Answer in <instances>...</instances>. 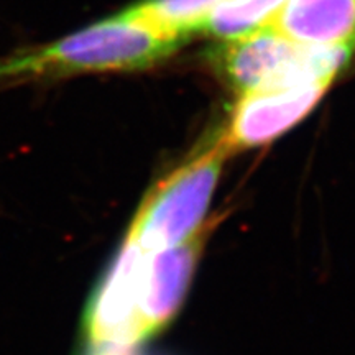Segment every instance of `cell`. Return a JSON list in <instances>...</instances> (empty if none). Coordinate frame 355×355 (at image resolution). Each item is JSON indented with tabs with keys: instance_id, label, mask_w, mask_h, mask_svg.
Segmentation results:
<instances>
[{
	"instance_id": "4",
	"label": "cell",
	"mask_w": 355,
	"mask_h": 355,
	"mask_svg": "<svg viewBox=\"0 0 355 355\" xmlns=\"http://www.w3.org/2000/svg\"><path fill=\"white\" fill-rule=\"evenodd\" d=\"M140 247L123 241L121 250L96 285L83 318L86 345L135 349L148 340L140 316Z\"/></svg>"
},
{
	"instance_id": "3",
	"label": "cell",
	"mask_w": 355,
	"mask_h": 355,
	"mask_svg": "<svg viewBox=\"0 0 355 355\" xmlns=\"http://www.w3.org/2000/svg\"><path fill=\"white\" fill-rule=\"evenodd\" d=\"M352 50L293 42L272 24L225 40L214 51L220 78L239 94L260 89L332 83L347 66Z\"/></svg>"
},
{
	"instance_id": "9",
	"label": "cell",
	"mask_w": 355,
	"mask_h": 355,
	"mask_svg": "<svg viewBox=\"0 0 355 355\" xmlns=\"http://www.w3.org/2000/svg\"><path fill=\"white\" fill-rule=\"evenodd\" d=\"M286 0H219L201 32L217 40H232L260 28L273 19Z\"/></svg>"
},
{
	"instance_id": "6",
	"label": "cell",
	"mask_w": 355,
	"mask_h": 355,
	"mask_svg": "<svg viewBox=\"0 0 355 355\" xmlns=\"http://www.w3.org/2000/svg\"><path fill=\"white\" fill-rule=\"evenodd\" d=\"M204 227L183 245L159 252L141 250L139 265L140 316L146 339L168 327L188 295L207 237Z\"/></svg>"
},
{
	"instance_id": "5",
	"label": "cell",
	"mask_w": 355,
	"mask_h": 355,
	"mask_svg": "<svg viewBox=\"0 0 355 355\" xmlns=\"http://www.w3.org/2000/svg\"><path fill=\"white\" fill-rule=\"evenodd\" d=\"M331 83L260 89L241 94L217 139L229 153L272 144L319 104Z\"/></svg>"
},
{
	"instance_id": "7",
	"label": "cell",
	"mask_w": 355,
	"mask_h": 355,
	"mask_svg": "<svg viewBox=\"0 0 355 355\" xmlns=\"http://www.w3.org/2000/svg\"><path fill=\"white\" fill-rule=\"evenodd\" d=\"M268 24L296 43L355 50V0H286Z\"/></svg>"
},
{
	"instance_id": "8",
	"label": "cell",
	"mask_w": 355,
	"mask_h": 355,
	"mask_svg": "<svg viewBox=\"0 0 355 355\" xmlns=\"http://www.w3.org/2000/svg\"><path fill=\"white\" fill-rule=\"evenodd\" d=\"M219 0H145L127 12L158 32L188 40L201 32L204 21Z\"/></svg>"
},
{
	"instance_id": "2",
	"label": "cell",
	"mask_w": 355,
	"mask_h": 355,
	"mask_svg": "<svg viewBox=\"0 0 355 355\" xmlns=\"http://www.w3.org/2000/svg\"><path fill=\"white\" fill-rule=\"evenodd\" d=\"M229 153L217 139L194 152L146 193L125 241L146 252L189 242L204 229Z\"/></svg>"
},
{
	"instance_id": "1",
	"label": "cell",
	"mask_w": 355,
	"mask_h": 355,
	"mask_svg": "<svg viewBox=\"0 0 355 355\" xmlns=\"http://www.w3.org/2000/svg\"><path fill=\"white\" fill-rule=\"evenodd\" d=\"M181 44L183 40L158 32L123 10L63 38L25 44L0 56V91L79 74L152 68Z\"/></svg>"
}]
</instances>
